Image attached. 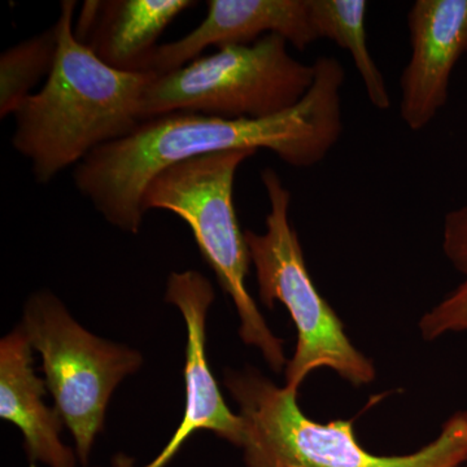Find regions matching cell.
Here are the masks:
<instances>
[{"label":"cell","instance_id":"6da1fadb","mask_svg":"<svg viewBox=\"0 0 467 467\" xmlns=\"http://www.w3.org/2000/svg\"><path fill=\"white\" fill-rule=\"evenodd\" d=\"M312 88L299 104L266 119H227L174 112L147 119L133 133L106 144L75 168L78 192L117 229L138 234L143 195L156 175L184 160L223 150H270L285 164L312 168L343 134L346 70L333 57L315 61Z\"/></svg>","mask_w":467,"mask_h":467},{"label":"cell","instance_id":"7a4b0ae2","mask_svg":"<svg viewBox=\"0 0 467 467\" xmlns=\"http://www.w3.org/2000/svg\"><path fill=\"white\" fill-rule=\"evenodd\" d=\"M76 8L75 0L61 2L54 67L14 115L12 146L29 160L38 183H50L94 150L133 133L143 122L144 91L155 77L101 61L77 39Z\"/></svg>","mask_w":467,"mask_h":467},{"label":"cell","instance_id":"3957f363","mask_svg":"<svg viewBox=\"0 0 467 467\" xmlns=\"http://www.w3.org/2000/svg\"><path fill=\"white\" fill-rule=\"evenodd\" d=\"M227 391L244 423V467H462L467 411L445 420L438 438L405 456H378L356 439L352 420L318 423L303 413L297 392L276 386L257 368L226 370Z\"/></svg>","mask_w":467,"mask_h":467},{"label":"cell","instance_id":"277c9868","mask_svg":"<svg viewBox=\"0 0 467 467\" xmlns=\"http://www.w3.org/2000/svg\"><path fill=\"white\" fill-rule=\"evenodd\" d=\"M261 182L270 207L265 232L245 230L244 235L261 303L267 309L284 304L296 327V348L285 368V389L299 393L306 377L322 368L355 387L373 383V361L353 346L343 322L313 284L299 234L291 223L290 190L272 168L261 171Z\"/></svg>","mask_w":467,"mask_h":467},{"label":"cell","instance_id":"5b68a950","mask_svg":"<svg viewBox=\"0 0 467 467\" xmlns=\"http://www.w3.org/2000/svg\"><path fill=\"white\" fill-rule=\"evenodd\" d=\"M256 152L223 150L184 160L153 178L143 195V211L162 209L192 229L202 257L213 270L241 319V335L256 347L275 373L287 367L284 342L275 337L248 291L251 257L234 204V183L243 162Z\"/></svg>","mask_w":467,"mask_h":467},{"label":"cell","instance_id":"8992f818","mask_svg":"<svg viewBox=\"0 0 467 467\" xmlns=\"http://www.w3.org/2000/svg\"><path fill=\"white\" fill-rule=\"evenodd\" d=\"M315 76V64L296 60L288 42L270 34L251 45L218 47L155 75L144 91L140 117L147 121L192 112L227 119H266L299 104Z\"/></svg>","mask_w":467,"mask_h":467},{"label":"cell","instance_id":"52a82bcc","mask_svg":"<svg viewBox=\"0 0 467 467\" xmlns=\"http://www.w3.org/2000/svg\"><path fill=\"white\" fill-rule=\"evenodd\" d=\"M20 326L41 355L55 409L75 438L77 459L86 466L95 438L103 431L110 396L126 377L140 370L142 355L95 337L50 291L27 299Z\"/></svg>","mask_w":467,"mask_h":467},{"label":"cell","instance_id":"ba28073f","mask_svg":"<svg viewBox=\"0 0 467 467\" xmlns=\"http://www.w3.org/2000/svg\"><path fill=\"white\" fill-rule=\"evenodd\" d=\"M165 300L182 313L187 331L186 405L182 422L167 447L146 467H164L195 432H213L241 448L244 423L239 414L227 407L207 358V315L214 301V290L209 279L195 270L171 273L168 278Z\"/></svg>","mask_w":467,"mask_h":467},{"label":"cell","instance_id":"9c48e42d","mask_svg":"<svg viewBox=\"0 0 467 467\" xmlns=\"http://www.w3.org/2000/svg\"><path fill=\"white\" fill-rule=\"evenodd\" d=\"M410 57L400 76V117L427 128L448 101L454 67L467 52V0H417L408 14Z\"/></svg>","mask_w":467,"mask_h":467},{"label":"cell","instance_id":"30bf717a","mask_svg":"<svg viewBox=\"0 0 467 467\" xmlns=\"http://www.w3.org/2000/svg\"><path fill=\"white\" fill-rule=\"evenodd\" d=\"M207 16L192 33L160 45L150 72L164 75L202 57L205 48L251 45L275 34L297 50L318 41L309 0H209Z\"/></svg>","mask_w":467,"mask_h":467},{"label":"cell","instance_id":"8fae6325","mask_svg":"<svg viewBox=\"0 0 467 467\" xmlns=\"http://www.w3.org/2000/svg\"><path fill=\"white\" fill-rule=\"evenodd\" d=\"M195 5L192 0H88L79 12L75 34L107 66L122 72H150L161 34Z\"/></svg>","mask_w":467,"mask_h":467},{"label":"cell","instance_id":"7c38bea8","mask_svg":"<svg viewBox=\"0 0 467 467\" xmlns=\"http://www.w3.org/2000/svg\"><path fill=\"white\" fill-rule=\"evenodd\" d=\"M46 389L34 371L32 346L17 326L0 340V417L23 432L32 462L76 467L77 454L60 439L63 418L43 401Z\"/></svg>","mask_w":467,"mask_h":467},{"label":"cell","instance_id":"4fadbf2b","mask_svg":"<svg viewBox=\"0 0 467 467\" xmlns=\"http://www.w3.org/2000/svg\"><path fill=\"white\" fill-rule=\"evenodd\" d=\"M310 17L318 39H330L348 51L368 99L379 110L391 107L389 88L368 46L365 0H309Z\"/></svg>","mask_w":467,"mask_h":467},{"label":"cell","instance_id":"5bb4252c","mask_svg":"<svg viewBox=\"0 0 467 467\" xmlns=\"http://www.w3.org/2000/svg\"><path fill=\"white\" fill-rule=\"evenodd\" d=\"M441 248L462 281L420 317L418 328L426 342L447 334L467 333V202L445 214Z\"/></svg>","mask_w":467,"mask_h":467},{"label":"cell","instance_id":"9a60e30c","mask_svg":"<svg viewBox=\"0 0 467 467\" xmlns=\"http://www.w3.org/2000/svg\"><path fill=\"white\" fill-rule=\"evenodd\" d=\"M57 52L55 26L17 43L0 57V117L14 116L34 94L36 84L47 79Z\"/></svg>","mask_w":467,"mask_h":467},{"label":"cell","instance_id":"2e32d148","mask_svg":"<svg viewBox=\"0 0 467 467\" xmlns=\"http://www.w3.org/2000/svg\"><path fill=\"white\" fill-rule=\"evenodd\" d=\"M110 467H135L134 460L130 459V457L126 456V454H117L115 459L112 461V465Z\"/></svg>","mask_w":467,"mask_h":467},{"label":"cell","instance_id":"e0dca14e","mask_svg":"<svg viewBox=\"0 0 467 467\" xmlns=\"http://www.w3.org/2000/svg\"><path fill=\"white\" fill-rule=\"evenodd\" d=\"M462 467H467V463H466V465H465V466H462Z\"/></svg>","mask_w":467,"mask_h":467}]
</instances>
